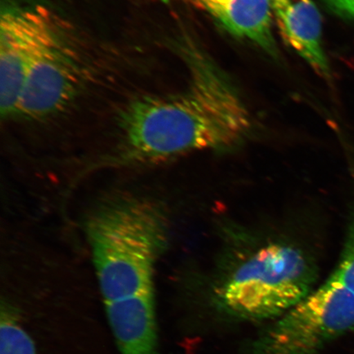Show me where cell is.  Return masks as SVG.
<instances>
[{
    "label": "cell",
    "mask_w": 354,
    "mask_h": 354,
    "mask_svg": "<svg viewBox=\"0 0 354 354\" xmlns=\"http://www.w3.org/2000/svg\"><path fill=\"white\" fill-rule=\"evenodd\" d=\"M323 2L335 15L354 21V0H323Z\"/></svg>",
    "instance_id": "obj_10"
},
{
    "label": "cell",
    "mask_w": 354,
    "mask_h": 354,
    "mask_svg": "<svg viewBox=\"0 0 354 354\" xmlns=\"http://www.w3.org/2000/svg\"><path fill=\"white\" fill-rule=\"evenodd\" d=\"M83 73L77 52L62 38L30 72L16 117L42 120L64 112L81 91Z\"/></svg>",
    "instance_id": "obj_6"
},
{
    "label": "cell",
    "mask_w": 354,
    "mask_h": 354,
    "mask_svg": "<svg viewBox=\"0 0 354 354\" xmlns=\"http://www.w3.org/2000/svg\"><path fill=\"white\" fill-rule=\"evenodd\" d=\"M315 279V269L302 251L274 243L234 270L219 299L230 313L247 319L281 317L312 293Z\"/></svg>",
    "instance_id": "obj_3"
},
{
    "label": "cell",
    "mask_w": 354,
    "mask_h": 354,
    "mask_svg": "<svg viewBox=\"0 0 354 354\" xmlns=\"http://www.w3.org/2000/svg\"><path fill=\"white\" fill-rule=\"evenodd\" d=\"M104 303L154 295V270L165 250V215L149 199L126 197L95 212L86 227Z\"/></svg>",
    "instance_id": "obj_2"
},
{
    "label": "cell",
    "mask_w": 354,
    "mask_h": 354,
    "mask_svg": "<svg viewBox=\"0 0 354 354\" xmlns=\"http://www.w3.org/2000/svg\"><path fill=\"white\" fill-rule=\"evenodd\" d=\"M354 330V294L330 277L281 316L256 342L253 354H319L339 336Z\"/></svg>",
    "instance_id": "obj_4"
},
{
    "label": "cell",
    "mask_w": 354,
    "mask_h": 354,
    "mask_svg": "<svg viewBox=\"0 0 354 354\" xmlns=\"http://www.w3.org/2000/svg\"><path fill=\"white\" fill-rule=\"evenodd\" d=\"M205 12L234 37L247 39L269 55H278L272 34L271 0H183Z\"/></svg>",
    "instance_id": "obj_7"
},
{
    "label": "cell",
    "mask_w": 354,
    "mask_h": 354,
    "mask_svg": "<svg viewBox=\"0 0 354 354\" xmlns=\"http://www.w3.org/2000/svg\"><path fill=\"white\" fill-rule=\"evenodd\" d=\"M54 15L39 3L8 0L0 19V109L15 118L29 75L63 38Z\"/></svg>",
    "instance_id": "obj_5"
},
{
    "label": "cell",
    "mask_w": 354,
    "mask_h": 354,
    "mask_svg": "<svg viewBox=\"0 0 354 354\" xmlns=\"http://www.w3.org/2000/svg\"><path fill=\"white\" fill-rule=\"evenodd\" d=\"M331 277L342 282L354 294V209L349 221L342 257Z\"/></svg>",
    "instance_id": "obj_9"
},
{
    "label": "cell",
    "mask_w": 354,
    "mask_h": 354,
    "mask_svg": "<svg viewBox=\"0 0 354 354\" xmlns=\"http://www.w3.org/2000/svg\"><path fill=\"white\" fill-rule=\"evenodd\" d=\"M180 53L189 72L181 94L132 100L118 114L124 156L136 162L165 161L202 150L241 144L253 128L242 97L227 74L192 39Z\"/></svg>",
    "instance_id": "obj_1"
},
{
    "label": "cell",
    "mask_w": 354,
    "mask_h": 354,
    "mask_svg": "<svg viewBox=\"0 0 354 354\" xmlns=\"http://www.w3.org/2000/svg\"><path fill=\"white\" fill-rule=\"evenodd\" d=\"M279 30L284 41L317 74L330 78V68L323 50L322 19L312 0H271Z\"/></svg>",
    "instance_id": "obj_8"
}]
</instances>
